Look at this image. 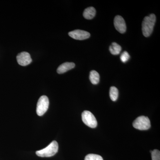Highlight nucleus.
I'll list each match as a JSON object with an SVG mask.
<instances>
[{
    "mask_svg": "<svg viewBox=\"0 0 160 160\" xmlns=\"http://www.w3.org/2000/svg\"><path fill=\"white\" fill-rule=\"evenodd\" d=\"M96 14L95 9L93 7H89L86 8L83 12V16L88 20L92 19Z\"/></svg>",
    "mask_w": 160,
    "mask_h": 160,
    "instance_id": "obj_10",
    "label": "nucleus"
},
{
    "mask_svg": "<svg viewBox=\"0 0 160 160\" xmlns=\"http://www.w3.org/2000/svg\"><path fill=\"white\" fill-rule=\"evenodd\" d=\"M114 25L115 28L119 32L124 33L126 30V22L124 18L120 15H117L114 18Z\"/></svg>",
    "mask_w": 160,
    "mask_h": 160,
    "instance_id": "obj_8",
    "label": "nucleus"
},
{
    "mask_svg": "<svg viewBox=\"0 0 160 160\" xmlns=\"http://www.w3.org/2000/svg\"><path fill=\"white\" fill-rule=\"evenodd\" d=\"M130 58V56L127 51H124L120 57L121 61L123 63L126 62Z\"/></svg>",
    "mask_w": 160,
    "mask_h": 160,
    "instance_id": "obj_16",
    "label": "nucleus"
},
{
    "mask_svg": "<svg viewBox=\"0 0 160 160\" xmlns=\"http://www.w3.org/2000/svg\"><path fill=\"white\" fill-rule=\"evenodd\" d=\"M85 160H103V158L99 155L89 154L86 156Z\"/></svg>",
    "mask_w": 160,
    "mask_h": 160,
    "instance_id": "obj_14",
    "label": "nucleus"
},
{
    "mask_svg": "<svg viewBox=\"0 0 160 160\" xmlns=\"http://www.w3.org/2000/svg\"><path fill=\"white\" fill-rule=\"evenodd\" d=\"M89 79L93 85H97L99 82V74L95 70H92L89 75Z\"/></svg>",
    "mask_w": 160,
    "mask_h": 160,
    "instance_id": "obj_11",
    "label": "nucleus"
},
{
    "mask_svg": "<svg viewBox=\"0 0 160 160\" xmlns=\"http://www.w3.org/2000/svg\"><path fill=\"white\" fill-rule=\"evenodd\" d=\"M75 65L73 62H66L63 63L59 66L57 69V72L59 74H62L69 70L74 68Z\"/></svg>",
    "mask_w": 160,
    "mask_h": 160,
    "instance_id": "obj_9",
    "label": "nucleus"
},
{
    "mask_svg": "<svg viewBox=\"0 0 160 160\" xmlns=\"http://www.w3.org/2000/svg\"><path fill=\"white\" fill-rule=\"evenodd\" d=\"M82 120L84 124L91 128H95L97 126L98 122L93 114L90 111H84L82 113Z\"/></svg>",
    "mask_w": 160,
    "mask_h": 160,
    "instance_id": "obj_5",
    "label": "nucleus"
},
{
    "mask_svg": "<svg viewBox=\"0 0 160 160\" xmlns=\"http://www.w3.org/2000/svg\"><path fill=\"white\" fill-rule=\"evenodd\" d=\"M156 18L154 14H151L144 18L142 23V31L146 37H148L152 33L155 24Z\"/></svg>",
    "mask_w": 160,
    "mask_h": 160,
    "instance_id": "obj_1",
    "label": "nucleus"
},
{
    "mask_svg": "<svg viewBox=\"0 0 160 160\" xmlns=\"http://www.w3.org/2000/svg\"><path fill=\"white\" fill-rule=\"evenodd\" d=\"M69 35L74 39L83 40L89 38L90 37V34L88 32L77 29L69 32Z\"/></svg>",
    "mask_w": 160,
    "mask_h": 160,
    "instance_id": "obj_6",
    "label": "nucleus"
},
{
    "mask_svg": "<svg viewBox=\"0 0 160 160\" xmlns=\"http://www.w3.org/2000/svg\"><path fill=\"white\" fill-rule=\"evenodd\" d=\"M152 160H160V152L158 149H154L151 152Z\"/></svg>",
    "mask_w": 160,
    "mask_h": 160,
    "instance_id": "obj_15",
    "label": "nucleus"
},
{
    "mask_svg": "<svg viewBox=\"0 0 160 160\" xmlns=\"http://www.w3.org/2000/svg\"><path fill=\"white\" fill-rule=\"evenodd\" d=\"M58 150V144L56 141H53L46 148L36 151V154L40 157H50L56 154Z\"/></svg>",
    "mask_w": 160,
    "mask_h": 160,
    "instance_id": "obj_2",
    "label": "nucleus"
},
{
    "mask_svg": "<svg viewBox=\"0 0 160 160\" xmlns=\"http://www.w3.org/2000/svg\"><path fill=\"white\" fill-rule=\"evenodd\" d=\"M49 106V100L46 96H42L39 99L37 105L36 112L38 115L42 116L48 110Z\"/></svg>",
    "mask_w": 160,
    "mask_h": 160,
    "instance_id": "obj_4",
    "label": "nucleus"
},
{
    "mask_svg": "<svg viewBox=\"0 0 160 160\" xmlns=\"http://www.w3.org/2000/svg\"><path fill=\"white\" fill-rule=\"evenodd\" d=\"M18 63L22 66H26L31 63L32 60L29 53L26 52H22L19 53L17 56Z\"/></svg>",
    "mask_w": 160,
    "mask_h": 160,
    "instance_id": "obj_7",
    "label": "nucleus"
},
{
    "mask_svg": "<svg viewBox=\"0 0 160 160\" xmlns=\"http://www.w3.org/2000/svg\"><path fill=\"white\" fill-rule=\"evenodd\" d=\"M132 126L135 129L140 130H148L151 127L149 119L147 117L141 116L137 118L132 123Z\"/></svg>",
    "mask_w": 160,
    "mask_h": 160,
    "instance_id": "obj_3",
    "label": "nucleus"
},
{
    "mask_svg": "<svg viewBox=\"0 0 160 160\" xmlns=\"http://www.w3.org/2000/svg\"><path fill=\"white\" fill-rule=\"evenodd\" d=\"M118 90L116 87L114 86H112L110 87L109 90V96L112 101L115 102L118 99Z\"/></svg>",
    "mask_w": 160,
    "mask_h": 160,
    "instance_id": "obj_13",
    "label": "nucleus"
},
{
    "mask_svg": "<svg viewBox=\"0 0 160 160\" xmlns=\"http://www.w3.org/2000/svg\"><path fill=\"white\" fill-rule=\"evenodd\" d=\"M109 49L111 54L117 55L120 53V52L122 50V47L117 43L113 42L109 47Z\"/></svg>",
    "mask_w": 160,
    "mask_h": 160,
    "instance_id": "obj_12",
    "label": "nucleus"
}]
</instances>
